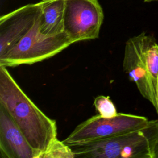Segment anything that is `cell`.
I'll list each match as a JSON object with an SVG mask.
<instances>
[{
	"mask_svg": "<svg viewBox=\"0 0 158 158\" xmlns=\"http://www.w3.org/2000/svg\"><path fill=\"white\" fill-rule=\"evenodd\" d=\"M98 115L106 118L115 116L118 113L114 102L109 96H98L93 103Z\"/></svg>",
	"mask_w": 158,
	"mask_h": 158,
	"instance_id": "cell-12",
	"label": "cell"
},
{
	"mask_svg": "<svg viewBox=\"0 0 158 158\" xmlns=\"http://www.w3.org/2000/svg\"><path fill=\"white\" fill-rule=\"evenodd\" d=\"M154 158H158V143H157V145H156V146L155 148Z\"/></svg>",
	"mask_w": 158,
	"mask_h": 158,
	"instance_id": "cell-13",
	"label": "cell"
},
{
	"mask_svg": "<svg viewBox=\"0 0 158 158\" xmlns=\"http://www.w3.org/2000/svg\"><path fill=\"white\" fill-rule=\"evenodd\" d=\"M69 146L56 138L41 155V158H74Z\"/></svg>",
	"mask_w": 158,
	"mask_h": 158,
	"instance_id": "cell-11",
	"label": "cell"
},
{
	"mask_svg": "<svg viewBox=\"0 0 158 158\" xmlns=\"http://www.w3.org/2000/svg\"><path fill=\"white\" fill-rule=\"evenodd\" d=\"M149 120L145 117L124 113L106 118L96 115L76 127L63 141L67 145L104 139L141 130Z\"/></svg>",
	"mask_w": 158,
	"mask_h": 158,
	"instance_id": "cell-4",
	"label": "cell"
},
{
	"mask_svg": "<svg viewBox=\"0 0 158 158\" xmlns=\"http://www.w3.org/2000/svg\"><path fill=\"white\" fill-rule=\"evenodd\" d=\"M0 152L3 158H40V154L31 146L8 111L1 104Z\"/></svg>",
	"mask_w": 158,
	"mask_h": 158,
	"instance_id": "cell-8",
	"label": "cell"
},
{
	"mask_svg": "<svg viewBox=\"0 0 158 158\" xmlns=\"http://www.w3.org/2000/svg\"><path fill=\"white\" fill-rule=\"evenodd\" d=\"M72 41L64 31L55 35H45L39 28V18L29 31L6 54L0 57V65L15 67L31 65L59 53Z\"/></svg>",
	"mask_w": 158,
	"mask_h": 158,
	"instance_id": "cell-3",
	"label": "cell"
},
{
	"mask_svg": "<svg viewBox=\"0 0 158 158\" xmlns=\"http://www.w3.org/2000/svg\"><path fill=\"white\" fill-rule=\"evenodd\" d=\"M0 104L8 111L41 158L57 138L56 122L36 106L3 65H0Z\"/></svg>",
	"mask_w": 158,
	"mask_h": 158,
	"instance_id": "cell-1",
	"label": "cell"
},
{
	"mask_svg": "<svg viewBox=\"0 0 158 158\" xmlns=\"http://www.w3.org/2000/svg\"><path fill=\"white\" fill-rule=\"evenodd\" d=\"M146 58L149 74L152 82L154 94L158 98V44L154 38L148 36L146 46ZM157 108V107H156Z\"/></svg>",
	"mask_w": 158,
	"mask_h": 158,
	"instance_id": "cell-10",
	"label": "cell"
},
{
	"mask_svg": "<svg viewBox=\"0 0 158 158\" xmlns=\"http://www.w3.org/2000/svg\"><path fill=\"white\" fill-rule=\"evenodd\" d=\"M158 143V120H149L144 128L114 137L68 145L75 157L154 158Z\"/></svg>",
	"mask_w": 158,
	"mask_h": 158,
	"instance_id": "cell-2",
	"label": "cell"
},
{
	"mask_svg": "<svg viewBox=\"0 0 158 158\" xmlns=\"http://www.w3.org/2000/svg\"><path fill=\"white\" fill-rule=\"evenodd\" d=\"M145 2H151V1H155V0H144ZM157 1V0H156Z\"/></svg>",
	"mask_w": 158,
	"mask_h": 158,
	"instance_id": "cell-15",
	"label": "cell"
},
{
	"mask_svg": "<svg viewBox=\"0 0 158 158\" xmlns=\"http://www.w3.org/2000/svg\"><path fill=\"white\" fill-rule=\"evenodd\" d=\"M148 36L143 32L127 41L123 68L130 79L136 84L141 94L156 109L157 99L149 74L146 58Z\"/></svg>",
	"mask_w": 158,
	"mask_h": 158,
	"instance_id": "cell-6",
	"label": "cell"
},
{
	"mask_svg": "<svg viewBox=\"0 0 158 158\" xmlns=\"http://www.w3.org/2000/svg\"><path fill=\"white\" fill-rule=\"evenodd\" d=\"M64 31L73 43L99 37L104 12L98 0H64Z\"/></svg>",
	"mask_w": 158,
	"mask_h": 158,
	"instance_id": "cell-5",
	"label": "cell"
},
{
	"mask_svg": "<svg viewBox=\"0 0 158 158\" xmlns=\"http://www.w3.org/2000/svg\"><path fill=\"white\" fill-rule=\"evenodd\" d=\"M39 28L45 35H55L64 32V0H41Z\"/></svg>",
	"mask_w": 158,
	"mask_h": 158,
	"instance_id": "cell-9",
	"label": "cell"
},
{
	"mask_svg": "<svg viewBox=\"0 0 158 158\" xmlns=\"http://www.w3.org/2000/svg\"><path fill=\"white\" fill-rule=\"evenodd\" d=\"M156 111H157V112L158 114V98H157V108L156 109Z\"/></svg>",
	"mask_w": 158,
	"mask_h": 158,
	"instance_id": "cell-14",
	"label": "cell"
},
{
	"mask_svg": "<svg viewBox=\"0 0 158 158\" xmlns=\"http://www.w3.org/2000/svg\"><path fill=\"white\" fill-rule=\"evenodd\" d=\"M41 13L40 2L28 4L0 18V57L12 49L33 27Z\"/></svg>",
	"mask_w": 158,
	"mask_h": 158,
	"instance_id": "cell-7",
	"label": "cell"
}]
</instances>
